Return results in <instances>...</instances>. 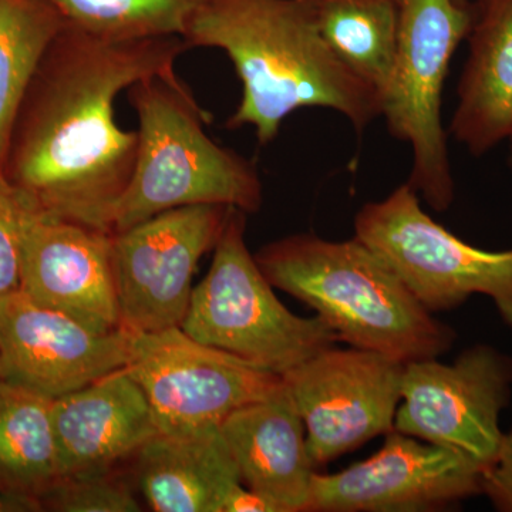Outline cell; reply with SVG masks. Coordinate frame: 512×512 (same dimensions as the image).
<instances>
[{
    "instance_id": "cell-1",
    "label": "cell",
    "mask_w": 512,
    "mask_h": 512,
    "mask_svg": "<svg viewBox=\"0 0 512 512\" xmlns=\"http://www.w3.org/2000/svg\"><path fill=\"white\" fill-rule=\"evenodd\" d=\"M188 49L180 36L111 40L66 23L33 77L0 167L23 204L110 232L138 147L137 130L117 123V97L175 69Z\"/></svg>"
},
{
    "instance_id": "cell-2",
    "label": "cell",
    "mask_w": 512,
    "mask_h": 512,
    "mask_svg": "<svg viewBox=\"0 0 512 512\" xmlns=\"http://www.w3.org/2000/svg\"><path fill=\"white\" fill-rule=\"evenodd\" d=\"M183 39L229 57L242 97L227 127H254L259 144L309 107L335 110L357 131L382 116L379 94L326 45L306 0H201Z\"/></svg>"
},
{
    "instance_id": "cell-3",
    "label": "cell",
    "mask_w": 512,
    "mask_h": 512,
    "mask_svg": "<svg viewBox=\"0 0 512 512\" xmlns=\"http://www.w3.org/2000/svg\"><path fill=\"white\" fill-rule=\"evenodd\" d=\"M254 256L269 284L312 308L352 348L406 365L436 359L457 340L456 330L434 318L356 237L329 241L303 232L269 242Z\"/></svg>"
},
{
    "instance_id": "cell-4",
    "label": "cell",
    "mask_w": 512,
    "mask_h": 512,
    "mask_svg": "<svg viewBox=\"0 0 512 512\" xmlns=\"http://www.w3.org/2000/svg\"><path fill=\"white\" fill-rule=\"evenodd\" d=\"M128 100L138 119L136 165L111 214V234L188 205L261 210L264 185L255 165L208 136L210 113L175 69L133 84Z\"/></svg>"
},
{
    "instance_id": "cell-5",
    "label": "cell",
    "mask_w": 512,
    "mask_h": 512,
    "mask_svg": "<svg viewBox=\"0 0 512 512\" xmlns=\"http://www.w3.org/2000/svg\"><path fill=\"white\" fill-rule=\"evenodd\" d=\"M245 229L247 214L232 208L180 328L202 345L282 376L339 339L320 316L303 318L279 301L249 252Z\"/></svg>"
},
{
    "instance_id": "cell-6",
    "label": "cell",
    "mask_w": 512,
    "mask_h": 512,
    "mask_svg": "<svg viewBox=\"0 0 512 512\" xmlns=\"http://www.w3.org/2000/svg\"><path fill=\"white\" fill-rule=\"evenodd\" d=\"M399 46L382 116L390 134L409 144L413 167L409 184L434 211L456 198L441 121V97L451 59L470 32V5L458 0H399Z\"/></svg>"
},
{
    "instance_id": "cell-7",
    "label": "cell",
    "mask_w": 512,
    "mask_h": 512,
    "mask_svg": "<svg viewBox=\"0 0 512 512\" xmlns=\"http://www.w3.org/2000/svg\"><path fill=\"white\" fill-rule=\"evenodd\" d=\"M355 237L393 269L427 311H453L471 296L484 295L512 328V249L485 251L451 234L423 210L409 184L363 205Z\"/></svg>"
},
{
    "instance_id": "cell-8",
    "label": "cell",
    "mask_w": 512,
    "mask_h": 512,
    "mask_svg": "<svg viewBox=\"0 0 512 512\" xmlns=\"http://www.w3.org/2000/svg\"><path fill=\"white\" fill-rule=\"evenodd\" d=\"M128 336V372L146 393L164 436L218 430L229 414L282 384L281 376L202 345L181 328Z\"/></svg>"
},
{
    "instance_id": "cell-9",
    "label": "cell",
    "mask_w": 512,
    "mask_h": 512,
    "mask_svg": "<svg viewBox=\"0 0 512 512\" xmlns=\"http://www.w3.org/2000/svg\"><path fill=\"white\" fill-rule=\"evenodd\" d=\"M511 399L512 357L480 343L450 365L439 357L404 365L394 430L463 454L485 471L500 450V417Z\"/></svg>"
},
{
    "instance_id": "cell-10",
    "label": "cell",
    "mask_w": 512,
    "mask_h": 512,
    "mask_svg": "<svg viewBox=\"0 0 512 512\" xmlns=\"http://www.w3.org/2000/svg\"><path fill=\"white\" fill-rule=\"evenodd\" d=\"M231 210L188 205L113 234L121 329L148 333L180 328L190 308L197 266L217 247Z\"/></svg>"
},
{
    "instance_id": "cell-11",
    "label": "cell",
    "mask_w": 512,
    "mask_h": 512,
    "mask_svg": "<svg viewBox=\"0 0 512 512\" xmlns=\"http://www.w3.org/2000/svg\"><path fill=\"white\" fill-rule=\"evenodd\" d=\"M404 363L372 350H322L282 375L305 424L313 466L394 430Z\"/></svg>"
},
{
    "instance_id": "cell-12",
    "label": "cell",
    "mask_w": 512,
    "mask_h": 512,
    "mask_svg": "<svg viewBox=\"0 0 512 512\" xmlns=\"http://www.w3.org/2000/svg\"><path fill=\"white\" fill-rule=\"evenodd\" d=\"M470 458L393 430L376 454L333 474L315 473L308 512H433L481 495Z\"/></svg>"
},
{
    "instance_id": "cell-13",
    "label": "cell",
    "mask_w": 512,
    "mask_h": 512,
    "mask_svg": "<svg viewBox=\"0 0 512 512\" xmlns=\"http://www.w3.org/2000/svg\"><path fill=\"white\" fill-rule=\"evenodd\" d=\"M23 207L19 291L99 335L120 330L113 234Z\"/></svg>"
},
{
    "instance_id": "cell-14",
    "label": "cell",
    "mask_w": 512,
    "mask_h": 512,
    "mask_svg": "<svg viewBox=\"0 0 512 512\" xmlns=\"http://www.w3.org/2000/svg\"><path fill=\"white\" fill-rule=\"evenodd\" d=\"M126 329L99 335L13 291L0 295V375L56 399L127 367Z\"/></svg>"
},
{
    "instance_id": "cell-15",
    "label": "cell",
    "mask_w": 512,
    "mask_h": 512,
    "mask_svg": "<svg viewBox=\"0 0 512 512\" xmlns=\"http://www.w3.org/2000/svg\"><path fill=\"white\" fill-rule=\"evenodd\" d=\"M63 476L110 473L158 434L146 393L127 367L53 399Z\"/></svg>"
},
{
    "instance_id": "cell-16",
    "label": "cell",
    "mask_w": 512,
    "mask_h": 512,
    "mask_svg": "<svg viewBox=\"0 0 512 512\" xmlns=\"http://www.w3.org/2000/svg\"><path fill=\"white\" fill-rule=\"evenodd\" d=\"M221 433L249 490L276 512H308L316 467L284 380L275 392L229 414Z\"/></svg>"
},
{
    "instance_id": "cell-17",
    "label": "cell",
    "mask_w": 512,
    "mask_h": 512,
    "mask_svg": "<svg viewBox=\"0 0 512 512\" xmlns=\"http://www.w3.org/2000/svg\"><path fill=\"white\" fill-rule=\"evenodd\" d=\"M451 136L480 157L512 137V0L471 2Z\"/></svg>"
},
{
    "instance_id": "cell-18",
    "label": "cell",
    "mask_w": 512,
    "mask_h": 512,
    "mask_svg": "<svg viewBox=\"0 0 512 512\" xmlns=\"http://www.w3.org/2000/svg\"><path fill=\"white\" fill-rule=\"evenodd\" d=\"M134 460L138 488L151 511L225 512L242 484L221 427L187 437L158 433Z\"/></svg>"
},
{
    "instance_id": "cell-19",
    "label": "cell",
    "mask_w": 512,
    "mask_h": 512,
    "mask_svg": "<svg viewBox=\"0 0 512 512\" xmlns=\"http://www.w3.org/2000/svg\"><path fill=\"white\" fill-rule=\"evenodd\" d=\"M53 399L0 379V488L40 498L62 477Z\"/></svg>"
},
{
    "instance_id": "cell-20",
    "label": "cell",
    "mask_w": 512,
    "mask_h": 512,
    "mask_svg": "<svg viewBox=\"0 0 512 512\" xmlns=\"http://www.w3.org/2000/svg\"><path fill=\"white\" fill-rule=\"evenodd\" d=\"M306 3L326 45L382 99L399 46V0H306Z\"/></svg>"
},
{
    "instance_id": "cell-21",
    "label": "cell",
    "mask_w": 512,
    "mask_h": 512,
    "mask_svg": "<svg viewBox=\"0 0 512 512\" xmlns=\"http://www.w3.org/2000/svg\"><path fill=\"white\" fill-rule=\"evenodd\" d=\"M64 26L46 0H0V167L33 77Z\"/></svg>"
},
{
    "instance_id": "cell-22",
    "label": "cell",
    "mask_w": 512,
    "mask_h": 512,
    "mask_svg": "<svg viewBox=\"0 0 512 512\" xmlns=\"http://www.w3.org/2000/svg\"><path fill=\"white\" fill-rule=\"evenodd\" d=\"M67 25L111 40L183 37L201 0H46Z\"/></svg>"
},
{
    "instance_id": "cell-23",
    "label": "cell",
    "mask_w": 512,
    "mask_h": 512,
    "mask_svg": "<svg viewBox=\"0 0 512 512\" xmlns=\"http://www.w3.org/2000/svg\"><path fill=\"white\" fill-rule=\"evenodd\" d=\"M43 510L59 512H140L136 495L110 473L63 476L40 498Z\"/></svg>"
},
{
    "instance_id": "cell-24",
    "label": "cell",
    "mask_w": 512,
    "mask_h": 512,
    "mask_svg": "<svg viewBox=\"0 0 512 512\" xmlns=\"http://www.w3.org/2000/svg\"><path fill=\"white\" fill-rule=\"evenodd\" d=\"M23 202L0 173V295L18 291Z\"/></svg>"
},
{
    "instance_id": "cell-25",
    "label": "cell",
    "mask_w": 512,
    "mask_h": 512,
    "mask_svg": "<svg viewBox=\"0 0 512 512\" xmlns=\"http://www.w3.org/2000/svg\"><path fill=\"white\" fill-rule=\"evenodd\" d=\"M481 495L497 511L512 512V427L504 433L497 458L483 473Z\"/></svg>"
},
{
    "instance_id": "cell-26",
    "label": "cell",
    "mask_w": 512,
    "mask_h": 512,
    "mask_svg": "<svg viewBox=\"0 0 512 512\" xmlns=\"http://www.w3.org/2000/svg\"><path fill=\"white\" fill-rule=\"evenodd\" d=\"M43 511L39 500L25 497L0 488V512H36Z\"/></svg>"
},
{
    "instance_id": "cell-27",
    "label": "cell",
    "mask_w": 512,
    "mask_h": 512,
    "mask_svg": "<svg viewBox=\"0 0 512 512\" xmlns=\"http://www.w3.org/2000/svg\"><path fill=\"white\" fill-rule=\"evenodd\" d=\"M458 2L463 3V5H470V0H458Z\"/></svg>"
},
{
    "instance_id": "cell-28",
    "label": "cell",
    "mask_w": 512,
    "mask_h": 512,
    "mask_svg": "<svg viewBox=\"0 0 512 512\" xmlns=\"http://www.w3.org/2000/svg\"><path fill=\"white\" fill-rule=\"evenodd\" d=\"M510 143H511V163H512V137L510 138Z\"/></svg>"
},
{
    "instance_id": "cell-29",
    "label": "cell",
    "mask_w": 512,
    "mask_h": 512,
    "mask_svg": "<svg viewBox=\"0 0 512 512\" xmlns=\"http://www.w3.org/2000/svg\"><path fill=\"white\" fill-rule=\"evenodd\" d=\"M0 379H2V375H0Z\"/></svg>"
}]
</instances>
